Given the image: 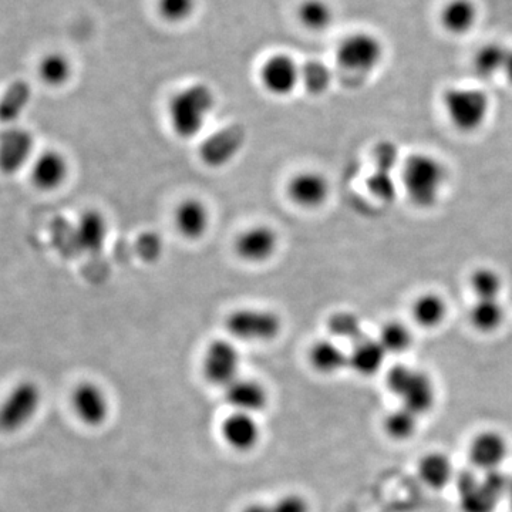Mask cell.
Listing matches in <instances>:
<instances>
[{
	"label": "cell",
	"instance_id": "6da1fadb",
	"mask_svg": "<svg viewBox=\"0 0 512 512\" xmlns=\"http://www.w3.org/2000/svg\"><path fill=\"white\" fill-rule=\"evenodd\" d=\"M214 90L205 83H192L173 94L167 106V119L178 138L191 140L204 130L215 109Z\"/></svg>",
	"mask_w": 512,
	"mask_h": 512
},
{
	"label": "cell",
	"instance_id": "7a4b0ae2",
	"mask_svg": "<svg viewBox=\"0 0 512 512\" xmlns=\"http://www.w3.org/2000/svg\"><path fill=\"white\" fill-rule=\"evenodd\" d=\"M407 197L419 208H431L439 201L447 183V170L439 158L427 153L407 157L402 168Z\"/></svg>",
	"mask_w": 512,
	"mask_h": 512
},
{
	"label": "cell",
	"instance_id": "3957f363",
	"mask_svg": "<svg viewBox=\"0 0 512 512\" xmlns=\"http://www.w3.org/2000/svg\"><path fill=\"white\" fill-rule=\"evenodd\" d=\"M443 106L448 120L463 133H474L488 119L490 97L477 87L454 86L443 94Z\"/></svg>",
	"mask_w": 512,
	"mask_h": 512
},
{
	"label": "cell",
	"instance_id": "277c9868",
	"mask_svg": "<svg viewBox=\"0 0 512 512\" xmlns=\"http://www.w3.org/2000/svg\"><path fill=\"white\" fill-rule=\"evenodd\" d=\"M42 389L32 380H20L0 402V431L13 434L28 426L42 406Z\"/></svg>",
	"mask_w": 512,
	"mask_h": 512
},
{
	"label": "cell",
	"instance_id": "5b68a950",
	"mask_svg": "<svg viewBox=\"0 0 512 512\" xmlns=\"http://www.w3.org/2000/svg\"><path fill=\"white\" fill-rule=\"evenodd\" d=\"M384 59L382 40L369 32H355L346 36L336 49V62L346 72L366 74L375 72Z\"/></svg>",
	"mask_w": 512,
	"mask_h": 512
},
{
	"label": "cell",
	"instance_id": "8992f818",
	"mask_svg": "<svg viewBox=\"0 0 512 512\" xmlns=\"http://www.w3.org/2000/svg\"><path fill=\"white\" fill-rule=\"evenodd\" d=\"M229 335L244 342H269L281 333L282 320L275 312L262 308H242L225 319Z\"/></svg>",
	"mask_w": 512,
	"mask_h": 512
},
{
	"label": "cell",
	"instance_id": "52a82bcc",
	"mask_svg": "<svg viewBox=\"0 0 512 512\" xmlns=\"http://www.w3.org/2000/svg\"><path fill=\"white\" fill-rule=\"evenodd\" d=\"M35 158V137L26 128L9 126L0 133V174H19Z\"/></svg>",
	"mask_w": 512,
	"mask_h": 512
},
{
	"label": "cell",
	"instance_id": "ba28073f",
	"mask_svg": "<svg viewBox=\"0 0 512 512\" xmlns=\"http://www.w3.org/2000/svg\"><path fill=\"white\" fill-rule=\"evenodd\" d=\"M259 82L265 92L272 96H291L301 84V66L291 55L275 53L262 63Z\"/></svg>",
	"mask_w": 512,
	"mask_h": 512
},
{
	"label": "cell",
	"instance_id": "9c48e42d",
	"mask_svg": "<svg viewBox=\"0 0 512 512\" xmlns=\"http://www.w3.org/2000/svg\"><path fill=\"white\" fill-rule=\"evenodd\" d=\"M278 247V232L269 225L258 224L239 232L234 241V254L245 264H265L274 258Z\"/></svg>",
	"mask_w": 512,
	"mask_h": 512
},
{
	"label": "cell",
	"instance_id": "30bf717a",
	"mask_svg": "<svg viewBox=\"0 0 512 512\" xmlns=\"http://www.w3.org/2000/svg\"><path fill=\"white\" fill-rule=\"evenodd\" d=\"M241 355L237 346L229 340H214L202 360L204 375L211 383L227 387L239 377Z\"/></svg>",
	"mask_w": 512,
	"mask_h": 512
},
{
	"label": "cell",
	"instance_id": "8fae6325",
	"mask_svg": "<svg viewBox=\"0 0 512 512\" xmlns=\"http://www.w3.org/2000/svg\"><path fill=\"white\" fill-rule=\"evenodd\" d=\"M286 194L296 207L303 210H316L328 201L329 180L319 171H301L289 180L286 185Z\"/></svg>",
	"mask_w": 512,
	"mask_h": 512
},
{
	"label": "cell",
	"instance_id": "7c38bea8",
	"mask_svg": "<svg viewBox=\"0 0 512 512\" xmlns=\"http://www.w3.org/2000/svg\"><path fill=\"white\" fill-rule=\"evenodd\" d=\"M30 183L36 190H59L69 177V163L60 151L46 150L37 154L29 165Z\"/></svg>",
	"mask_w": 512,
	"mask_h": 512
},
{
	"label": "cell",
	"instance_id": "4fadbf2b",
	"mask_svg": "<svg viewBox=\"0 0 512 512\" xmlns=\"http://www.w3.org/2000/svg\"><path fill=\"white\" fill-rule=\"evenodd\" d=\"M72 407L77 419L90 427L101 426L110 413L109 397L92 382L80 383L73 390Z\"/></svg>",
	"mask_w": 512,
	"mask_h": 512
},
{
	"label": "cell",
	"instance_id": "5bb4252c",
	"mask_svg": "<svg viewBox=\"0 0 512 512\" xmlns=\"http://www.w3.org/2000/svg\"><path fill=\"white\" fill-rule=\"evenodd\" d=\"M174 227L187 241H200L211 224V212L207 204L198 198H185L174 211Z\"/></svg>",
	"mask_w": 512,
	"mask_h": 512
},
{
	"label": "cell",
	"instance_id": "9a60e30c",
	"mask_svg": "<svg viewBox=\"0 0 512 512\" xmlns=\"http://www.w3.org/2000/svg\"><path fill=\"white\" fill-rule=\"evenodd\" d=\"M508 453V443L498 431H483L477 434L468 448V457L476 468L498 470Z\"/></svg>",
	"mask_w": 512,
	"mask_h": 512
},
{
	"label": "cell",
	"instance_id": "2e32d148",
	"mask_svg": "<svg viewBox=\"0 0 512 512\" xmlns=\"http://www.w3.org/2000/svg\"><path fill=\"white\" fill-rule=\"evenodd\" d=\"M109 224L106 217L97 210H87L80 215L74 227V242L80 251L97 254L106 244Z\"/></svg>",
	"mask_w": 512,
	"mask_h": 512
},
{
	"label": "cell",
	"instance_id": "e0dca14e",
	"mask_svg": "<svg viewBox=\"0 0 512 512\" xmlns=\"http://www.w3.org/2000/svg\"><path fill=\"white\" fill-rule=\"evenodd\" d=\"M457 491L463 512H493L500 501L471 471H463L457 477Z\"/></svg>",
	"mask_w": 512,
	"mask_h": 512
},
{
	"label": "cell",
	"instance_id": "ac0fdd59",
	"mask_svg": "<svg viewBox=\"0 0 512 512\" xmlns=\"http://www.w3.org/2000/svg\"><path fill=\"white\" fill-rule=\"evenodd\" d=\"M225 397L239 413L254 414L268 403V393L261 383L241 377L225 387Z\"/></svg>",
	"mask_w": 512,
	"mask_h": 512
},
{
	"label": "cell",
	"instance_id": "d6986e66",
	"mask_svg": "<svg viewBox=\"0 0 512 512\" xmlns=\"http://www.w3.org/2000/svg\"><path fill=\"white\" fill-rule=\"evenodd\" d=\"M399 397L403 400L404 409L420 416V414L430 412L431 407L434 406L436 390H434V384L426 373L413 369L412 375L404 384Z\"/></svg>",
	"mask_w": 512,
	"mask_h": 512
},
{
	"label": "cell",
	"instance_id": "ffe728a7",
	"mask_svg": "<svg viewBox=\"0 0 512 512\" xmlns=\"http://www.w3.org/2000/svg\"><path fill=\"white\" fill-rule=\"evenodd\" d=\"M478 6L473 0H448L440 10L441 28L453 36L471 32L478 22Z\"/></svg>",
	"mask_w": 512,
	"mask_h": 512
},
{
	"label": "cell",
	"instance_id": "44dd1931",
	"mask_svg": "<svg viewBox=\"0 0 512 512\" xmlns=\"http://www.w3.org/2000/svg\"><path fill=\"white\" fill-rule=\"evenodd\" d=\"M222 437L235 450L248 451L258 443L261 431L252 414L237 412L222 424Z\"/></svg>",
	"mask_w": 512,
	"mask_h": 512
},
{
	"label": "cell",
	"instance_id": "7402d4cb",
	"mask_svg": "<svg viewBox=\"0 0 512 512\" xmlns=\"http://www.w3.org/2000/svg\"><path fill=\"white\" fill-rule=\"evenodd\" d=\"M386 355L379 339L360 338L349 355V366L359 375L372 376L382 369Z\"/></svg>",
	"mask_w": 512,
	"mask_h": 512
},
{
	"label": "cell",
	"instance_id": "603a6c76",
	"mask_svg": "<svg viewBox=\"0 0 512 512\" xmlns=\"http://www.w3.org/2000/svg\"><path fill=\"white\" fill-rule=\"evenodd\" d=\"M32 87L25 80H16L0 96V123L15 126L32 101Z\"/></svg>",
	"mask_w": 512,
	"mask_h": 512
},
{
	"label": "cell",
	"instance_id": "cb8c5ba5",
	"mask_svg": "<svg viewBox=\"0 0 512 512\" xmlns=\"http://www.w3.org/2000/svg\"><path fill=\"white\" fill-rule=\"evenodd\" d=\"M37 76L45 86L60 89L72 79V60L60 52L47 53L37 64Z\"/></svg>",
	"mask_w": 512,
	"mask_h": 512
},
{
	"label": "cell",
	"instance_id": "d4e9b609",
	"mask_svg": "<svg viewBox=\"0 0 512 512\" xmlns=\"http://www.w3.org/2000/svg\"><path fill=\"white\" fill-rule=\"evenodd\" d=\"M448 306L439 293H421L413 303L412 315L421 328L433 329L446 320Z\"/></svg>",
	"mask_w": 512,
	"mask_h": 512
},
{
	"label": "cell",
	"instance_id": "484cf974",
	"mask_svg": "<svg viewBox=\"0 0 512 512\" xmlns=\"http://www.w3.org/2000/svg\"><path fill=\"white\" fill-rule=\"evenodd\" d=\"M312 366L323 375H332L349 366V355L332 340H319L309 353Z\"/></svg>",
	"mask_w": 512,
	"mask_h": 512
},
{
	"label": "cell",
	"instance_id": "4316f807",
	"mask_svg": "<svg viewBox=\"0 0 512 512\" xmlns=\"http://www.w3.org/2000/svg\"><path fill=\"white\" fill-rule=\"evenodd\" d=\"M505 309L500 299H477L470 309V322L478 332L491 333L500 329Z\"/></svg>",
	"mask_w": 512,
	"mask_h": 512
},
{
	"label": "cell",
	"instance_id": "83f0119b",
	"mask_svg": "<svg viewBox=\"0 0 512 512\" xmlns=\"http://www.w3.org/2000/svg\"><path fill=\"white\" fill-rule=\"evenodd\" d=\"M508 49L503 43H485L477 50L473 57V69L481 79H491L497 74L503 73L505 57Z\"/></svg>",
	"mask_w": 512,
	"mask_h": 512
},
{
	"label": "cell",
	"instance_id": "f1b7e54d",
	"mask_svg": "<svg viewBox=\"0 0 512 512\" xmlns=\"http://www.w3.org/2000/svg\"><path fill=\"white\" fill-rule=\"evenodd\" d=\"M420 480L434 490L446 487L453 477L450 458L441 453L426 454L419 463Z\"/></svg>",
	"mask_w": 512,
	"mask_h": 512
},
{
	"label": "cell",
	"instance_id": "f546056e",
	"mask_svg": "<svg viewBox=\"0 0 512 512\" xmlns=\"http://www.w3.org/2000/svg\"><path fill=\"white\" fill-rule=\"evenodd\" d=\"M335 12L326 0H303L298 8V20L311 32H323L332 26Z\"/></svg>",
	"mask_w": 512,
	"mask_h": 512
},
{
	"label": "cell",
	"instance_id": "4dcf8cb0",
	"mask_svg": "<svg viewBox=\"0 0 512 512\" xmlns=\"http://www.w3.org/2000/svg\"><path fill=\"white\" fill-rule=\"evenodd\" d=\"M379 342L386 353L399 355V353L406 352L412 346V330L407 328L400 320H390L380 330Z\"/></svg>",
	"mask_w": 512,
	"mask_h": 512
},
{
	"label": "cell",
	"instance_id": "1f68e13d",
	"mask_svg": "<svg viewBox=\"0 0 512 512\" xmlns=\"http://www.w3.org/2000/svg\"><path fill=\"white\" fill-rule=\"evenodd\" d=\"M470 286L477 299H498L503 292V278L493 268L481 266L470 276Z\"/></svg>",
	"mask_w": 512,
	"mask_h": 512
},
{
	"label": "cell",
	"instance_id": "d6a6232c",
	"mask_svg": "<svg viewBox=\"0 0 512 512\" xmlns=\"http://www.w3.org/2000/svg\"><path fill=\"white\" fill-rule=\"evenodd\" d=\"M301 84L309 93H325L332 84V72L325 63L311 60L301 66Z\"/></svg>",
	"mask_w": 512,
	"mask_h": 512
},
{
	"label": "cell",
	"instance_id": "836d02e7",
	"mask_svg": "<svg viewBox=\"0 0 512 512\" xmlns=\"http://www.w3.org/2000/svg\"><path fill=\"white\" fill-rule=\"evenodd\" d=\"M417 429V416L407 409L396 410L384 420L387 436L394 440H406L413 436Z\"/></svg>",
	"mask_w": 512,
	"mask_h": 512
},
{
	"label": "cell",
	"instance_id": "e575fe53",
	"mask_svg": "<svg viewBox=\"0 0 512 512\" xmlns=\"http://www.w3.org/2000/svg\"><path fill=\"white\" fill-rule=\"evenodd\" d=\"M197 0H157V12L168 23H184L194 16Z\"/></svg>",
	"mask_w": 512,
	"mask_h": 512
},
{
	"label": "cell",
	"instance_id": "d590c367",
	"mask_svg": "<svg viewBox=\"0 0 512 512\" xmlns=\"http://www.w3.org/2000/svg\"><path fill=\"white\" fill-rule=\"evenodd\" d=\"M329 329L338 338L359 340L362 336V323L356 315L339 312L329 319Z\"/></svg>",
	"mask_w": 512,
	"mask_h": 512
},
{
	"label": "cell",
	"instance_id": "8d00e7d4",
	"mask_svg": "<svg viewBox=\"0 0 512 512\" xmlns=\"http://www.w3.org/2000/svg\"><path fill=\"white\" fill-rule=\"evenodd\" d=\"M369 188L376 197L383 201H392L396 197V183L392 177V171L377 170L369 178Z\"/></svg>",
	"mask_w": 512,
	"mask_h": 512
},
{
	"label": "cell",
	"instance_id": "74e56055",
	"mask_svg": "<svg viewBox=\"0 0 512 512\" xmlns=\"http://www.w3.org/2000/svg\"><path fill=\"white\" fill-rule=\"evenodd\" d=\"M399 160V151L392 143H383L376 148L377 170L392 171Z\"/></svg>",
	"mask_w": 512,
	"mask_h": 512
},
{
	"label": "cell",
	"instance_id": "f35d334b",
	"mask_svg": "<svg viewBox=\"0 0 512 512\" xmlns=\"http://www.w3.org/2000/svg\"><path fill=\"white\" fill-rule=\"evenodd\" d=\"M274 512H309V504L298 494H288L272 504Z\"/></svg>",
	"mask_w": 512,
	"mask_h": 512
},
{
	"label": "cell",
	"instance_id": "ab89813d",
	"mask_svg": "<svg viewBox=\"0 0 512 512\" xmlns=\"http://www.w3.org/2000/svg\"><path fill=\"white\" fill-rule=\"evenodd\" d=\"M141 251L146 254V258L151 259L160 254L161 242L160 239L154 235H148L147 238H141Z\"/></svg>",
	"mask_w": 512,
	"mask_h": 512
},
{
	"label": "cell",
	"instance_id": "60d3db41",
	"mask_svg": "<svg viewBox=\"0 0 512 512\" xmlns=\"http://www.w3.org/2000/svg\"><path fill=\"white\" fill-rule=\"evenodd\" d=\"M507 82L512 84V49H508L507 57H505V63L503 67V73Z\"/></svg>",
	"mask_w": 512,
	"mask_h": 512
},
{
	"label": "cell",
	"instance_id": "b9f144b4",
	"mask_svg": "<svg viewBox=\"0 0 512 512\" xmlns=\"http://www.w3.org/2000/svg\"><path fill=\"white\" fill-rule=\"evenodd\" d=\"M244 512H274L272 504H252L245 508Z\"/></svg>",
	"mask_w": 512,
	"mask_h": 512
},
{
	"label": "cell",
	"instance_id": "7bdbcfd3",
	"mask_svg": "<svg viewBox=\"0 0 512 512\" xmlns=\"http://www.w3.org/2000/svg\"><path fill=\"white\" fill-rule=\"evenodd\" d=\"M507 497H508V501H510V507L512 510V478L510 481V485H508Z\"/></svg>",
	"mask_w": 512,
	"mask_h": 512
}]
</instances>
